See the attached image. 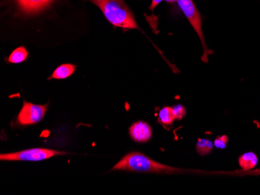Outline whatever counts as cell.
<instances>
[{"mask_svg":"<svg viewBox=\"0 0 260 195\" xmlns=\"http://www.w3.org/2000/svg\"><path fill=\"white\" fill-rule=\"evenodd\" d=\"M112 170L160 174H182L186 172V170L182 169L160 164L139 152L126 154L119 163L114 166Z\"/></svg>","mask_w":260,"mask_h":195,"instance_id":"cell-1","label":"cell"},{"mask_svg":"<svg viewBox=\"0 0 260 195\" xmlns=\"http://www.w3.org/2000/svg\"><path fill=\"white\" fill-rule=\"evenodd\" d=\"M95 4L103 12L108 21L115 27L123 30H140L132 10L124 0H87Z\"/></svg>","mask_w":260,"mask_h":195,"instance_id":"cell-2","label":"cell"},{"mask_svg":"<svg viewBox=\"0 0 260 195\" xmlns=\"http://www.w3.org/2000/svg\"><path fill=\"white\" fill-rule=\"evenodd\" d=\"M179 7L183 12L184 15L187 20L189 21L192 27H193L197 35L200 37L204 49V55H203V62L207 63L208 62V56L212 54V52L209 50L206 45L205 38H204V32L202 29V17L200 15L199 10L194 4L192 0H177Z\"/></svg>","mask_w":260,"mask_h":195,"instance_id":"cell-3","label":"cell"},{"mask_svg":"<svg viewBox=\"0 0 260 195\" xmlns=\"http://www.w3.org/2000/svg\"><path fill=\"white\" fill-rule=\"evenodd\" d=\"M67 152L54 150L49 148H34L20 151L1 154L0 160L2 161H23V162H39L58 155H66Z\"/></svg>","mask_w":260,"mask_h":195,"instance_id":"cell-4","label":"cell"},{"mask_svg":"<svg viewBox=\"0 0 260 195\" xmlns=\"http://www.w3.org/2000/svg\"><path fill=\"white\" fill-rule=\"evenodd\" d=\"M49 104L39 105L23 101V107L17 116V121L22 126L33 125L39 123L45 117Z\"/></svg>","mask_w":260,"mask_h":195,"instance_id":"cell-5","label":"cell"},{"mask_svg":"<svg viewBox=\"0 0 260 195\" xmlns=\"http://www.w3.org/2000/svg\"><path fill=\"white\" fill-rule=\"evenodd\" d=\"M129 135L135 142L144 143L151 139L152 129L146 122H137L130 127Z\"/></svg>","mask_w":260,"mask_h":195,"instance_id":"cell-6","label":"cell"},{"mask_svg":"<svg viewBox=\"0 0 260 195\" xmlns=\"http://www.w3.org/2000/svg\"><path fill=\"white\" fill-rule=\"evenodd\" d=\"M20 10L27 14L39 12L49 6L52 0H16Z\"/></svg>","mask_w":260,"mask_h":195,"instance_id":"cell-7","label":"cell"},{"mask_svg":"<svg viewBox=\"0 0 260 195\" xmlns=\"http://www.w3.org/2000/svg\"><path fill=\"white\" fill-rule=\"evenodd\" d=\"M76 66L73 64H63L58 66L54 71L53 73L49 79H55V80H65L71 76L75 72Z\"/></svg>","mask_w":260,"mask_h":195,"instance_id":"cell-8","label":"cell"},{"mask_svg":"<svg viewBox=\"0 0 260 195\" xmlns=\"http://www.w3.org/2000/svg\"><path fill=\"white\" fill-rule=\"evenodd\" d=\"M239 163L244 170H252L258 164V157L254 152H246L239 157Z\"/></svg>","mask_w":260,"mask_h":195,"instance_id":"cell-9","label":"cell"},{"mask_svg":"<svg viewBox=\"0 0 260 195\" xmlns=\"http://www.w3.org/2000/svg\"><path fill=\"white\" fill-rule=\"evenodd\" d=\"M175 120V113L173 111V107H165L160 109L158 113V122L162 125H171Z\"/></svg>","mask_w":260,"mask_h":195,"instance_id":"cell-10","label":"cell"},{"mask_svg":"<svg viewBox=\"0 0 260 195\" xmlns=\"http://www.w3.org/2000/svg\"><path fill=\"white\" fill-rule=\"evenodd\" d=\"M28 57V52L24 47H19L10 54L8 58L10 63L20 64L26 61Z\"/></svg>","mask_w":260,"mask_h":195,"instance_id":"cell-11","label":"cell"},{"mask_svg":"<svg viewBox=\"0 0 260 195\" xmlns=\"http://www.w3.org/2000/svg\"><path fill=\"white\" fill-rule=\"evenodd\" d=\"M214 143L206 139H200L197 143V151L200 155H207L211 153L214 149Z\"/></svg>","mask_w":260,"mask_h":195,"instance_id":"cell-12","label":"cell"},{"mask_svg":"<svg viewBox=\"0 0 260 195\" xmlns=\"http://www.w3.org/2000/svg\"><path fill=\"white\" fill-rule=\"evenodd\" d=\"M229 138L226 135H222V136L217 137V139L214 141V146L217 148H225L227 146L228 142H229Z\"/></svg>","mask_w":260,"mask_h":195,"instance_id":"cell-13","label":"cell"},{"mask_svg":"<svg viewBox=\"0 0 260 195\" xmlns=\"http://www.w3.org/2000/svg\"><path fill=\"white\" fill-rule=\"evenodd\" d=\"M173 111L176 120H181L185 115L186 110H185V108L183 106L181 105V104H178V105L175 106L173 107Z\"/></svg>","mask_w":260,"mask_h":195,"instance_id":"cell-14","label":"cell"},{"mask_svg":"<svg viewBox=\"0 0 260 195\" xmlns=\"http://www.w3.org/2000/svg\"><path fill=\"white\" fill-rule=\"evenodd\" d=\"M163 0H152L151 4L150 6V10H151L152 11L155 10L156 7L162 2Z\"/></svg>","mask_w":260,"mask_h":195,"instance_id":"cell-15","label":"cell"},{"mask_svg":"<svg viewBox=\"0 0 260 195\" xmlns=\"http://www.w3.org/2000/svg\"><path fill=\"white\" fill-rule=\"evenodd\" d=\"M165 1L169 3L177 2V0H165Z\"/></svg>","mask_w":260,"mask_h":195,"instance_id":"cell-16","label":"cell"}]
</instances>
